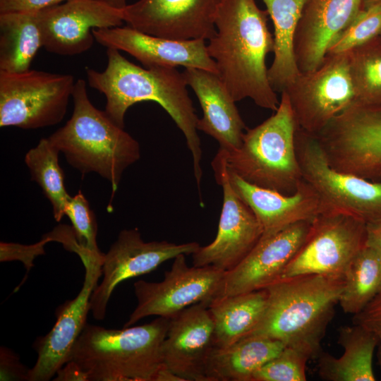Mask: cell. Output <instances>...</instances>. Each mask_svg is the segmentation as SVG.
Returning a JSON list of instances; mask_svg holds the SVG:
<instances>
[{
  "label": "cell",
  "instance_id": "cell-1",
  "mask_svg": "<svg viewBox=\"0 0 381 381\" xmlns=\"http://www.w3.org/2000/svg\"><path fill=\"white\" fill-rule=\"evenodd\" d=\"M267 10L255 0H219L216 32L207 49L235 102L246 98L273 111L279 100L268 78L266 58L274 51Z\"/></svg>",
  "mask_w": 381,
  "mask_h": 381
},
{
  "label": "cell",
  "instance_id": "cell-2",
  "mask_svg": "<svg viewBox=\"0 0 381 381\" xmlns=\"http://www.w3.org/2000/svg\"><path fill=\"white\" fill-rule=\"evenodd\" d=\"M107 65L103 71L90 68L85 71L88 85L106 97L105 113L116 124L123 128L125 114L132 105L145 101L160 105L186 138L201 197L202 151L198 134V118L183 73L176 68H142L114 48H107Z\"/></svg>",
  "mask_w": 381,
  "mask_h": 381
},
{
  "label": "cell",
  "instance_id": "cell-3",
  "mask_svg": "<svg viewBox=\"0 0 381 381\" xmlns=\"http://www.w3.org/2000/svg\"><path fill=\"white\" fill-rule=\"evenodd\" d=\"M344 284V279L319 274L275 281L265 288L267 294L265 312L247 336L278 340L310 359H317Z\"/></svg>",
  "mask_w": 381,
  "mask_h": 381
},
{
  "label": "cell",
  "instance_id": "cell-4",
  "mask_svg": "<svg viewBox=\"0 0 381 381\" xmlns=\"http://www.w3.org/2000/svg\"><path fill=\"white\" fill-rule=\"evenodd\" d=\"M169 322L170 318L157 317L121 329L87 323L69 361L87 374L89 381H158L166 368L161 347Z\"/></svg>",
  "mask_w": 381,
  "mask_h": 381
},
{
  "label": "cell",
  "instance_id": "cell-5",
  "mask_svg": "<svg viewBox=\"0 0 381 381\" xmlns=\"http://www.w3.org/2000/svg\"><path fill=\"white\" fill-rule=\"evenodd\" d=\"M72 98L71 119L48 138L81 174L107 180L113 197L125 169L140 159V144L91 103L83 79L75 83Z\"/></svg>",
  "mask_w": 381,
  "mask_h": 381
},
{
  "label": "cell",
  "instance_id": "cell-6",
  "mask_svg": "<svg viewBox=\"0 0 381 381\" xmlns=\"http://www.w3.org/2000/svg\"><path fill=\"white\" fill-rule=\"evenodd\" d=\"M297 128L289 97L282 92L270 117L247 128L238 149L223 150L227 169L253 185L293 193L303 180L296 147Z\"/></svg>",
  "mask_w": 381,
  "mask_h": 381
},
{
  "label": "cell",
  "instance_id": "cell-7",
  "mask_svg": "<svg viewBox=\"0 0 381 381\" xmlns=\"http://www.w3.org/2000/svg\"><path fill=\"white\" fill-rule=\"evenodd\" d=\"M296 147L303 178L317 193L322 214H346L365 224L381 221V180L333 168L316 137L298 128Z\"/></svg>",
  "mask_w": 381,
  "mask_h": 381
},
{
  "label": "cell",
  "instance_id": "cell-8",
  "mask_svg": "<svg viewBox=\"0 0 381 381\" xmlns=\"http://www.w3.org/2000/svg\"><path fill=\"white\" fill-rule=\"evenodd\" d=\"M75 83L70 74L0 71V126L37 129L60 123Z\"/></svg>",
  "mask_w": 381,
  "mask_h": 381
},
{
  "label": "cell",
  "instance_id": "cell-9",
  "mask_svg": "<svg viewBox=\"0 0 381 381\" xmlns=\"http://www.w3.org/2000/svg\"><path fill=\"white\" fill-rule=\"evenodd\" d=\"M298 128L315 135L356 102L348 52L327 54L315 70L301 72L284 90Z\"/></svg>",
  "mask_w": 381,
  "mask_h": 381
},
{
  "label": "cell",
  "instance_id": "cell-10",
  "mask_svg": "<svg viewBox=\"0 0 381 381\" xmlns=\"http://www.w3.org/2000/svg\"><path fill=\"white\" fill-rule=\"evenodd\" d=\"M365 236L366 224L357 218L320 214L312 221L305 241L280 279L304 274L344 279L349 265L365 244Z\"/></svg>",
  "mask_w": 381,
  "mask_h": 381
},
{
  "label": "cell",
  "instance_id": "cell-11",
  "mask_svg": "<svg viewBox=\"0 0 381 381\" xmlns=\"http://www.w3.org/2000/svg\"><path fill=\"white\" fill-rule=\"evenodd\" d=\"M185 255L174 258L163 280L134 283L137 306L124 327L133 325L147 316L171 318L185 308L213 299L226 272L212 266L188 265Z\"/></svg>",
  "mask_w": 381,
  "mask_h": 381
},
{
  "label": "cell",
  "instance_id": "cell-12",
  "mask_svg": "<svg viewBox=\"0 0 381 381\" xmlns=\"http://www.w3.org/2000/svg\"><path fill=\"white\" fill-rule=\"evenodd\" d=\"M216 181L223 190V202L214 240L192 255L193 265L212 266L224 272L236 267L253 248L262 229L250 208L229 181L224 151L219 149L212 162Z\"/></svg>",
  "mask_w": 381,
  "mask_h": 381
},
{
  "label": "cell",
  "instance_id": "cell-13",
  "mask_svg": "<svg viewBox=\"0 0 381 381\" xmlns=\"http://www.w3.org/2000/svg\"><path fill=\"white\" fill-rule=\"evenodd\" d=\"M197 242L176 244L167 241L146 242L137 229H123L104 253L102 279L90 298V311L96 320H103L115 288L122 282L149 273L163 262L179 255H193Z\"/></svg>",
  "mask_w": 381,
  "mask_h": 381
},
{
  "label": "cell",
  "instance_id": "cell-14",
  "mask_svg": "<svg viewBox=\"0 0 381 381\" xmlns=\"http://www.w3.org/2000/svg\"><path fill=\"white\" fill-rule=\"evenodd\" d=\"M122 10L101 0H68L39 11L42 47L62 56L85 52L95 40L96 28L121 26Z\"/></svg>",
  "mask_w": 381,
  "mask_h": 381
},
{
  "label": "cell",
  "instance_id": "cell-15",
  "mask_svg": "<svg viewBox=\"0 0 381 381\" xmlns=\"http://www.w3.org/2000/svg\"><path fill=\"white\" fill-rule=\"evenodd\" d=\"M219 0H138L122 9L123 22L168 39L210 40L216 32Z\"/></svg>",
  "mask_w": 381,
  "mask_h": 381
},
{
  "label": "cell",
  "instance_id": "cell-16",
  "mask_svg": "<svg viewBox=\"0 0 381 381\" xmlns=\"http://www.w3.org/2000/svg\"><path fill=\"white\" fill-rule=\"evenodd\" d=\"M103 259L90 258L82 261L85 270L82 289L75 298L58 307L52 329L35 340L33 346L37 358L30 369L29 381L50 380L70 360L72 348L87 324L91 295L102 274Z\"/></svg>",
  "mask_w": 381,
  "mask_h": 381
},
{
  "label": "cell",
  "instance_id": "cell-17",
  "mask_svg": "<svg viewBox=\"0 0 381 381\" xmlns=\"http://www.w3.org/2000/svg\"><path fill=\"white\" fill-rule=\"evenodd\" d=\"M311 222H300L262 235L244 259L225 272L214 298L262 289L280 279L305 241Z\"/></svg>",
  "mask_w": 381,
  "mask_h": 381
},
{
  "label": "cell",
  "instance_id": "cell-18",
  "mask_svg": "<svg viewBox=\"0 0 381 381\" xmlns=\"http://www.w3.org/2000/svg\"><path fill=\"white\" fill-rule=\"evenodd\" d=\"M209 303H195L170 318L162 358L164 366L182 381H208L207 365L215 347Z\"/></svg>",
  "mask_w": 381,
  "mask_h": 381
},
{
  "label": "cell",
  "instance_id": "cell-19",
  "mask_svg": "<svg viewBox=\"0 0 381 381\" xmlns=\"http://www.w3.org/2000/svg\"><path fill=\"white\" fill-rule=\"evenodd\" d=\"M92 33L102 46L129 54L145 68L183 66L218 75L216 64L209 55L203 39H168L142 32L128 25L96 28Z\"/></svg>",
  "mask_w": 381,
  "mask_h": 381
},
{
  "label": "cell",
  "instance_id": "cell-20",
  "mask_svg": "<svg viewBox=\"0 0 381 381\" xmlns=\"http://www.w3.org/2000/svg\"><path fill=\"white\" fill-rule=\"evenodd\" d=\"M362 8V0H306L294 38L300 72L316 69L333 41Z\"/></svg>",
  "mask_w": 381,
  "mask_h": 381
},
{
  "label": "cell",
  "instance_id": "cell-21",
  "mask_svg": "<svg viewBox=\"0 0 381 381\" xmlns=\"http://www.w3.org/2000/svg\"><path fill=\"white\" fill-rule=\"evenodd\" d=\"M227 171L233 190L254 213L262 235L300 222L313 221L323 212L317 193L304 179L293 193L286 195L250 183Z\"/></svg>",
  "mask_w": 381,
  "mask_h": 381
},
{
  "label": "cell",
  "instance_id": "cell-22",
  "mask_svg": "<svg viewBox=\"0 0 381 381\" xmlns=\"http://www.w3.org/2000/svg\"><path fill=\"white\" fill-rule=\"evenodd\" d=\"M186 84L194 91L202 110L197 128L214 138L226 152L238 149L247 129L219 76L206 70L186 68L182 72Z\"/></svg>",
  "mask_w": 381,
  "mask_h": 381
},
{
  "label": "cell",
  "instance_id": "cell-23",
  "mask_svg": "<svg viewBox=\"0 0 381 381\" xmlns=\"http://www.w3.org/2000/svg\"><path fill=\"white\" fill-rule=\"evenodd\" d=\"M338 343L343 354L336 358L322 351L318 359V374L327 381H375L373 362L377 340L361 325L342 326Z\"/></svg>",
  "mask_w": 381,
  "mask_h": 381
},
{
  "label": "cell",
  "instance_id": "cell-24",
  "mask_svg": "<svg viewBox=\"0 0 381 381\" xmlns=\"http://www.w3.org/2000/svg\"><path fill=\"white\" fill-rule=\"evenodd\" d=\"M286 346L270 338L248 335L224 348L214 347L207 365L208 381H252L254 374Z\"/></svg>",
  "mask_w": 381,
  "mask_h": 381
},
{
  "label": "cell",
  "instance_id": "cell-25",
  "mask_svg": "<svg viewBox=\"0 0 381 381\" xmlns=\"http://www.w3.org/2000/svg\"><path fill=\"white\" fill-rule=\"evenodd\" d=\"M274 26V59L268 68L270 83L282 92L301 73L294 54V38L306 0H262Z\"/></svg>",
  "mask_w": 381,
  "mask_h": 381
},
{
  "label": "cell",
  "instance_id": "cell-26",
  "mask_svg": "<svg viewBox=\"0 0 381 381\" xmlns=\"http://www.w3.org/2000/svg\"><path fill=\"white\" fill-rule=\"evenodd\" d=\"M267 299L265 289L212 299L208 310L214 325L215 347H226L247 336L261 320Z\"/></svg>",
  "mask_w": 381,
  "mask_h": 381
},
{
  "label": "cell",
  "instance_id": "cell-27",
  "mask_svg": "<svg viewBox=\"0 0 381 381\" xmlns=\"http://www.w3.org/2000/svg\"><path fill=\"white\" fill-rule=\"evenodd\" d=\"M42 47L39 11L0 13V71L30 70Z\"/></svg>",
  "mask_w": 381,
  "mask_h": 381
},
{
  "label": "cell",
  "instance_id": "cell-28",
  "mask_svg": "<svg viewBox=\"0 0 381 381\" xmlns=\"http://www.w3.org/2000/svg\"><path fill=\"white\" fill-rule=\"evenodd\" d=\"M381 291V256L365 246L344 275L339 304L346 313L361 312Z\"/></svg>",
  "mask_w": 381,
  "mask_h": 381
},
{
  "label": "cell",
  "instance_id": "cell-29",
  "mask_svg": "<svg viewBox=\"0 0 381 381\" xmlns=\"http://www.w3.org/2000/svg\"><path fill=\"white\" fill-rule=\"evenodd\" d=\"M59 150L48 138H42L25 156L31 179L35 181L49 200L53 216L60 222L71 195L64 184V174L59 162Z\"/></svg>",
  "mask_w": 381,
  "mask_h": 381
},
{
  "label": "cell",
  "instance_id": "cell-30",
  "mask_svg": "<svg viewBox=\"0 0 381 381\" xmlns=\"http://www.w3.org/2000/svg\"><path fill=\"white\" fill-rule=\"evenodd\" d=\"M356 104L381 105V35L348 52Z\"/></svg>",
  "mask_w": 381,
  "mask_h": 381
},
{
  "label": "cell",
  "instance_id": "cell-31",
  "mask_svg": "<svg viewBox=\"0 0 381 381\" xmlns=\"http://www.w3.org/2000/svg\"><path fill=\"white\" fill-rule=\"evenodd\" d=\"M381 35V1L361 8L333 41L327 54L348 52Z\"/></svg>",
  "mask_w": 381,
  "mask_h": 381
},
{
  "label": "cell",
  "instance_id": "cell-32",
  "mask_svg": "<svg viewBox=\"0 0 381 381\" xmlns=\"http://www.w3.org/2000/svg\"><path fill=\"white\" fill-rule=\"evenodd\" d=\"M308 360L304 353L286 346L254 374L252 381H306Z\"/></svg>",
  "mask_w": 381,
  "mask_h": 381
},
{
  "label": "cell",
  "instance_id": "cell-33",
  "mask_svg": "<svg viewBox=\"0 0 381 381\" xmlns=\"http://www.w3.org/2000/svg\"><path fill=\"white\" fill-rule=\"evenodd\" d=\"M80 246L95 255H102L97 243V224L88 200L81 191L71 196L65 210Z\"/></svg>",
  "mask_w": 381,
  "mask_h": 381
},
{
  "label": "cell",
  "instance_id": "cell-34",
  "mask_svg": "<svg viewBox=\"0 0 381 381\" xmlns=\"http://www.w3.org/2000/svg\"><path fill=\"white\" fill-rule=\"evenodd\" d=\"M52 241L53 239L49 233L44 234L37 243L31 245L1 241L0 262L20 261L26 270L24 279L14 291L18 290L19 287L25 282L28 272L34 266L35 259L45 254L44 246Z\"/></svg>",
  "mask_w": 381,
  "mask_h": 381
},
{
  "label": "cell",
  "instance_id": "cell-35",
  "mask_svg": "<svg viewBox=\"0 0 381 381\" xmlns=\"http://www.w3.org/2000/svg\"><path fill=\"white\" fill-rule=\"evenodd\" d=\"M353 322L362 326L375 336L381 370V291L361 312L353 315Z\"/></svg>",
  "mask_w": 381,
  "mask_h": 381
},
{
  "label": "cell",
  "instance_id": "cell-36",
  "mask_svg": "<svg viewBox=\"0 0 381 381\" xmlns=\"http://www.w3.org/2000/svg\"><path fill=\"white\" fill-rule=\"evenodd\" d=\"M30 369L20 361V357L5 346L0 349V380L29 381Z\"/></svg>",
  "mask_w": 381,
  "mask_h": 381
},
{
  "label": "cell",
  "instance_id": "cell-37",
  "mask_svg": "<svg viewBox=\"0 0 381 381\" xmlns=\"http://www.w3.org/2000/svg\"><path fill=\"white\" fill-rule=\"evenodd\" d=\"M66 1L68 0H0V13L37 11Z\"/></svg>",
  "mask_w": 381,
  "mask_h": 381
},
{
  "label": "cell",
  "instance_id": "cell-38",
  "mask_svg": "<svg viewBox=\"0 0 381 381\" xmlns=\"http://www.w3.org/2000/svg\"><path fill=\"white\" fill-rule=\"evenodd\" d=\"M55 381H89L87 374L74 361H69L56 373Z\"/></svg>",
  "mask_w": 381,
  "mask_h": 381
},
{
  "label": "cell",
  "instance_id": "cell-39",
  "mask_svg": "<svg viewBox=\"0 0 381 381\" xmlns=\"http://www.w3.org/2000/svg\"><path fill=\"white\" fill-rule=\"evenodd\" d=\"M365 246L381 256V221L366 224Z\"/></svg>",
  "mask_w": 381,
  "mask_h": 381
},
{
  "label": "cell",
  "instance_id": "cell-40",
  "mask_svg": "<svg viewBox=\"0 0 381 381\" xmlns=\"http://www.w3.org/2000/svg\"><path fill=\"white\" fill-rule=\"evenodd\" d=\"M103 2L107 4L108 5L116 8L117 9L122 10L123 9L127 4L126 0H101Z\"/></svg>",
  "mask_w": 381,
  "mask_h": 381
},
{
  "label": "cell",
  "instance_id": "cell-41",
  "mask_svg": "<svg viewBox=\"0 0 381 381\" xmlns=\"http://www.w3.org/2000/svg\"><path fill=\"white\" fill-rule=\"evenodd\" d=\"M380 1H381V0H362V8H366Z\"/></svg>",
  "mask_w": 381,
  "mask_h": 381
}]
</instances>
